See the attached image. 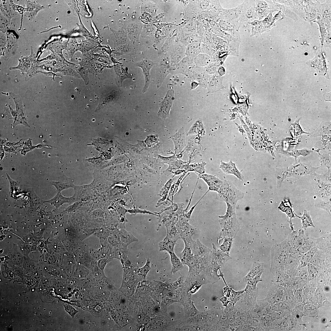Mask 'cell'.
I'll return each mask as SVG.
<instances>
[{
	"label": "cell",
	"instance_id": "cell-11",
	"mask_svg": "<svg viewBox=\"0 0 331 331\" xmlns=\"http://www.w3.org/2000/svg\"><path fill=\"white\" fill-rule=\"evenodd\" d=\"M300 268L299 260L290 254L284 267V271L290 277H295Z\"/></svg>",
	"mask_w": 331,
	"mask_h": 331
},
{
	"label": "cell",
	"instance_id": "cell-28",
	"mask_svg": "<svg viewBox=\"0 0 331 331\" xmlns=\"http://www.w3.org/2000/svg\"><path fill=\"white\" fill-rule=\"evenodd\" d=\"M31 59L29 56L21 58L19 59V64L17 66L10 67L9 69L10 70L18 69L21 72H28L31 66Z\"/></svg>",
	"mask_w": 331,
	"mask_h": 331
},
{
	"label": "cell",
	"instance_id": "cell-6",
	"mask_svg": "<svg viewBox=\"0 0 331 331\" xmlns=\"http://www.w3.org/2000/svg\"><path fill=\"white\" fill-rule=\"evenodd\" d=\"M310 175L317 198L324 200H331V183L322 180L319 174L314 173Z\"/></svg>",
	"mask_w": 331,
	"mask_h": 331
},
{
	"label": "cell",
	"instance_id": "cell-1",
	"mask_svg": "<svg viewBox=\"0 0 331 331\" xmlns=\"http://www.w3.org/2000/svg\"><path fill=\"white\" fill-rule=\"evenodd\" d=\"M303 20L312 21L317 14L318 1L275 0Z\"/></svg>",
	"mask_w": 331,
	"mask_h": 331
},
{
	"label": "cell",
	"instance_id": "cell-47",
	"mask_svg": "<svg viewBox=\"0 0 331 331\" xmlns=\"http://www.w3.org/2000/svg\"><path fill=\"white\" fill-rule=\"evenodd\" d=\"M97 261V265L98 268L102 270H103L107 264L110 261L106 258H101Z\"/></svg>",
	"mask_w": 331,
	"mask_h": 331
},
{
	"label": "cell",
	"instance_id": "cell-29",
	"mask_svg": "<svg viewBox=\"0 0 331 331\" xmlns=\"http://www.w3.org/2000/svg\"><path fill=\"white\" fill-rule=\"evenodd\" d=\"M264 270V263L254 262L253 266L247 275L244 278L246 281L252 279Z\"/></svg>",
	"mask_w": 331,
	"mask_h": 331
},
{
	"label": "cell",
	"instance_id": "cell-17",
	"mask_svg": "<svg viewBox=\"0 0 331 331\" xmlns=\"http://www.w3.org/2000/svg\"><path fill=\"white\" fill-rule=\"evenodd\" d=\"M27 13L25 16L29 21L34 20L38 12L45 7L35 1H28L26 3Z\"/></svg>",
	"mask_w": 331,
	"mask_h": 331
},
{
	"label": "cell",
	"instance_id": "cell-18",
	"mask_svg": "<svg viewBox=\"0 0 331 331\" xmlns=\"http://www.w3.org/2000/svg\"><path fill=\"white\" fill-rule=\"evenodd\" d=\"M154 64L151 61L147 59L142 60L137 63V66L142 68L145 78V84L143 90L144 92L147 89L150 83V71Z\"/></svg>",
	"mask_w": 331,
	"mask_h": 331
},
{
	"label": "cell",
	"instance_id": "cell-25",
	"mask_svg": "<svg viewBox=\"0 0 331 331\" xmlns=\"http://www.w3.org/2000/svg\"><path fill=\"white\" fill-rule=\"evenodd\" d=\"M246 25L250 26L251 29L250 36L257 37L264 32H268L263 26L261 20H255L248 22Z\"/></svg>",
	"mask_w": 331,
	"mask_h": 331
},
{
	"label": "cell",
	"instance_id": "cell-46",
	"mask_svg": "<svg viewBox=\"0 0 331 331\" xmlns=\"http://www.w3.org/2000/svg\"><path fill=\"white\" fill-rule=\"evenodd\" d=\"M126 211L130 214H136L137 213H141L144 214H149L158 215H157L146 210H142L139 209H132L127 210Z\"/></svg>",
	"mask_w": 331,
	"mask_h": 331
},
{
	"label": "cell",
	"instance_id": "cell-42",
	"mask_svg": "<svg viewBox=\"0 0 331 331\" xmlns=\"http://www.w3.org/2000/svg\"><path fill=\"white\" fill-rule=\"evenodd\" d=\"M206 164L204 162L201 163H194L188 165L186 167V169L188 171H196L198 172L200 174L204 173V166Z\"/></svg>",
	"mask_w": 331,
	"mask_h": 331
},
{
	"label": "cell",
	"instance_id": "cell-2",
	"mask_svg": "<svg viewBox=\"0 0 331 331\" xmlns=\"http://www.w3.org/2000/svg\"><path fill=\"white\" fill-rule=\"evenodd\" d=\"M291 249L285 239L280 243L275 244L271 250V263L270 270L274 275L284 270L285 263L288 258Z\"/></svg>",
	"mask_w": 331,
	"mask_h": 331
},
{
	"label": "cell",
	"instance_id": "cell-8",
	"mask_svg": "<svg viewBox=\"0 0 331 331\" xmlns=\"http://www.w3.org/2000/svg\"><path fill=\"white\" fill-rule=\"evenodd\" d=\"M242 22L246 24L248 22L258 20L255 6V0H245L242 3Z\"/></svg>",
	"mask_w": 331,
	"mask_h": 331
},
{
	"label": "cell",
	"instance_id": "cell-37",
	"mask_svg": "<svg viewBox=\"0 0 331 331\" xmlns=\"http://www.w3.org/2000/svg\"><path fill=\"white\" fill-rule=\"evenodd\" d=\"M241 41L235 40L229 41L227 44V51L230 55H238L239 53V47Z\"/></svg>",
	"mask_w": 331,
	"mask_h": 331
},
{
	"label": "cell",
	"instance_id": "cell-10",
	"mask_svg": "<svg viewBox=\"0 0 331 331\" xmlns=\"http://www.w3.org/2000/svg\"><path fill=\"white\" fill-rule=\"evenodd\" d=\"M306 234L301 228L292 231L286 238L290 246L291 251L297 249L302 244Z\"/></svg>",
	"mask_w": 331,
	"mask_h": 331
},
{
	"label": "cell",
	"instance_id": "cell-9",
	"mask_svg": "<svg viewBox=\"0 0 331 331\" xmlns=\"http://www.w3.org/2000/svg\"><path fill=\"white\" fill-rule=\"evenodd\" d=\"M174 98V91L172 89L169 90L164 99L159 104L158 115L160 117L165 119L168 116Z\"/></svg>",
	"mask_w": 331,
	"mask_h": 331
},
{
	"label": "cell",
	"instance_id": "cell-40",
	"mask_svg": "<svg viewBox=\"0 0 331 331\" xmlns=\"http://www.w3.org/2000/svg\"><path fill=\"white\" fill-rule=\"evenodd\" d=\"M118 230L113 231L107 238V241L112 247L117 246L121 243Z\"/></svg>",
	"mask_w": 331,
	"mask_h": 331
},
{
	"label": "cell",
	"instance_id": "cell-13",
	"mask_svg": "<svg viewBox=\"0 0 331 331\" xmlns=\"http://www.w3.org/2000/svg\"><path fill=\"white\" fill-rule=\"evenodd\" d=\"M199 177L202 178L207 184L208 187L207 192L213 191L219 192L223 181L215 176L204 173L198 174Z\"/></svg>",
	"mask_w": 331,
	"mask_h": 331
},
{
	"label": "cell",
	"instance_id": "cell-43",
	"mask_svg": "<svg viewBox=\"0 0 331 331\" xmlns=\"http://www.w3.org/2000/svg\"><path fill=\"white\" fill-rule=\"evenodd\" d=\"M10 2L13 10L15 11H17L21 16V23L20 28L21 29L22 25L23 14L25 12L27 11V8L22 6L16 4L12 1H10Z\"/></svg>",
	"mask_w": 331,
	"mask_h": 331
},
{
	"label": "cell",
	"instance_id": "cell-30",
	"mask_svg": "<svg viewBox=\"0 0 331 331\" xmlns=\"http://www.w3.org/2000/svg\"><path fill=\"white\" fill-rule=\"evenodd\" d=\"M2 1V3L0 4L1 14L7 18L10 19L16 14V13L13 10L10 1Z\"/></svg>",
	"mask_w": 331,
	"mask_h": 331
},
{
	"label": "cell",
	"instance_id": "cell-15",
	"mask_svg": "<svg viewBox=\"0 0 331 331\" xmlns=\"http://www.w3.org/2000/svg\"><path fill=\"white\" fill-rule=\"evenodd\" d=\"M76 201L75 194L71 197H66L63 196L61 192H57L56 194L52 198L45 201L44 202L50 203L57 209L64 204H72Z\"/></svg>",
	"mask_w": 331,
	"mask_h": 331
},
{
	"label": "cell",
	"instance_id": "cell-32",
	"mask_svg": "<svg viewBox=\"0 0 331 331\" xmlns=\"http://www.w3.org/2000/svg\"><path fill=\"white\" fill-rule=\"evenodd\" d=\"M298 217L301 220L302 228L304 230H306L309 227H315L310 212L308 210H304L302 216Z\"/></svg>",
	"mask_w": 331,
	"mask_h": 331
},
{
	"label": "cell",
	"instance_id": "cell-41",
	"mask_svg": "<svg viewBox=\"0 0 331 331\" xmlns=\"http://www.w3.org/2000/svg\"><path fill=\"white\" fill-rule=\"evenodd\" d=\"M273 12H270L265 18L261 20L263 26L268 31L275 26V23H274L273 21Z\"/></svg>",
	"mask_w": 331,
	"mask_h": 331
},
{
	"label": "cell",
	"instance_id": "cell-5",
	"mask_svg": "<svg viewBox=\"0 0 331 331\" xmlns=\"http://www.w3.org/2000/svg\"><path fill=\"white\" fill-rule=\"evenodd\" d=\"M257 15L258 20H262L271 12L283 11L284 6L275 0H255Z\"/></svg>",
	"mask_w": 331,
	"mask_h": 331
},
{
	"label": "cell",
	"instance_id": "cell-7",
	"mask_svg": "<svg viewBox=\"0 0 331 331\" xmlns=\"http://www.w3.org/2000/svg\"><path fill=\"white\" fill-rule=\"evenodd\" d=\"M227 209L225 214L219 216V222L222 228L221 234L226 230L233 228H238L239 225L235 212V207L228 203L226 202Z\"/></svg>",
	"mask_w": 331,
	"mask_h": 331
},
{
	"label": "cell",
	"instance_id": "cell-34",
	"mask_svg": "<svg viewBox=\"0 0 331 331\" xmlns=\"http://www.w3.org/2000/svg\"><path fill=\"white\" fill-rule=\"evenodd\" d=\"M205 132L204 126L201 120H196L192 125L187 135L194 134H202Z\"/></svg>",
	"mask_w": 331,
	"mask_h": 331
},
{
	"label": "cell",
	"instance_id": "cell-22",
	"mask_svg": "<svg viewBox=\"0 0 331 331\" xmlns=\"http://www.w3.org/2000/svg\"><path fill=\"white\" fill-rule=\"evenodd\" d=\"M317 243V238H314L306 234L302 244L296 250L301 253L304 254L314 247L316 246Z\"/></svg>",
	"mask_w": 331,
	"mask_h": 331
},
{
	"label": "cell",
	"instance_id": "cell-24",
	"mask_svg": "<svg viewBox=\"0 0 331 331\" xmlns=\"http://www.w3.org/2000/svg\"><path fill=\"white\" fill-rule=\"evenodd\" d=\"M10 95L13 98L15 104L17 114V119L19 121L22 122L25 121V116L24 108L20 97L12 93H10Z\"/></svg>",
	"mask_w": 331,
	"mask_h": 331
},
{
	"label": "cell",
	"instance_id": "cell-38",
	"mask_svg": "<svg viewBox=\"0 0 331 331\" xmlns=\"http://www.w3.org/2000/svg\"><path fill=\"white\" fill-rule=\"evenodd\" d=\"M90 253L94 260H98L99 259L105 258L106 257L105 249L104 246H101L98 249L89 248Z\"/></svg>",
	"mask_w": 331,
	"mask_h": 331
},
{
	"label": "cell",
	"instance_id": "cell-3",
	"mask_svg": "<svg viewBox=\"0 0 331 331\" xmlns=\"http://www.w3.org/2000/svg\"><path fill=\"white\" fill-rule=\"evenodd\" d=\"M316 168L300 164L299 165L293 166L286 169H278L276 176L277 187H280L283 181L290 177H299L304 175L311 174L314 173Z\"/></svg>",
	"mask_w": 331,
	"mask_h": 331
},
{
	"label": "cell",
	"instance_id": "cell-20",
	"mask_svg": "<svg viewBox=\"0 0 331 331\" xmlns=\"http://www.w3.org/2000/svg\"><path fill=\"white\" fill-rule=\"evenodd\" d=\"M283 289L281 286L275 284L269 290L267 297L268 301L271 303H276L280 301L282 298L283 293Z\"/></svg>",
	"mask_w": 331,
	"mask_h": 331
},
{
	"label": "cell",
	"instance_id": "cell-12",
	"mask_svg": "<svg viewBox=\"0 0 331 331\" xmlns=\"http://www.w3.org/2000/svg\"><path fill=\"white\" fill-rule=\"evenodd\" d=\"M243 8L242 3L239 6L232 8L223 9L226 21L239 23L242 25V17Z\"/></svg>",
	"mask_w": 331,
	"mask_h": 331
},
{
	"label": "cell",
	"instance_id": "cell-39",
	"mask_svg": "<svg viewBox=\"0 0 331 331\" xmlns=\"http://www.w3.org/2000/svg\"><path fill=\"white\" fill-rule=\"evenodd\" d=\"M283 301L288 303V305L292 307L296 302L295 299L292 291L289 289H285L283 291L282 297Z\"/></svg>",
	"mask_w": 331,
	"mask_h": 331
},
{
	"label": "cell",
	"instance_id": "cell-14",
	"mask_svg": "<svg viewBox=\"0 0 331 331\" xmlns=\"http://www.w3.org/2000/svg\"><path fill=\"white\" fill-rule=\"evenodd\" d=\"M170 138L174 144L175 153H180L186 146L185 134L184 127H182L179 129Z\"/></svg>",
	"mask_w": 331,
	"mask_h": 331
},
{
	"label": "cell",
	"instance_id": "cell-44",
	"mask_svg": "<svg viewBox=\"0 0 331 331\" xmlns=\"http://www.w3.org/2000/svg\"><path fill=\"white\" fill-rule=\"evenodd\" d=\"M150 269V260L149 258H148L145 265L142 268L139 269L137 272L139 275L145 277Z\"/></svg>",
	"mask_w": 331,
	"mask_h": 331
},
{
	"label": "cell",
	"instance_id": "cell-35",
	"mask_svg": "<svg viewBox=\"0 0 331 331\" xmlns=\"http://www.w3.org/2000/svg\"><path fill=\"white\" fill-rule=\"evenodd\" d=\"M169 254L170 256V261L172 265L171 272L172 273H174L182 268V263L174 252L171 253Z\"/></svg>",
	"mask_w": 331,
	"mask_h": 331
},
{
	"label": "cell",
	"instance_id": "cell-23",
	"mask_svg": "<svg viewBox=\"0 0 331 331\" xmlns=\"http://www.w3.org/2000/svg\"><path fill=\"white\" fill-rule=\"evenodd\" d=\"M177 241L166 235L164 239L159 242V251H166L169 253L174 252V247Z\"/></svg>",
	"mask_w": 331,
	"mask_h": 331
},
{
	"label": "cell",
	"instance_id": "cell-26",
	"mask_svg": "<svg viewBox=\"0 0 331 331\" xmlns=\"http://www.w3.org/2000/svg\"><path fill=\"white\" fill-rule=\"evenodd\" d=\"M121 242L129 245L131 243L138 242V239L130 231L126 230L125 228L121 229L118 230Z\"/></svg>",
	"mask_w": 331,
	"mask_h": 331
},
{
	"label": "cell",
	"instance_id": "cell-16",
	"mask_svg": "<svg viewBox=\"0 0 331 331\" xmlns=\"http://www.w3.org/2000/svg\"><path fill=\"white\" fill-rule=\"evenodd\" d=\"M160 158L165 162L169 165V167L166 171H171L174 169H186V167L188 165L187 162L177 159L175 154L169 157H165L161 156Z\"/></svg>",
	"mask_w": 331,
	"mask_h": 331
},
{
	"label": "cell",
	"instance_id": "cell-45",
	"mask_svg": "<svg viewBox=\"0 0 331 331\" xmlns=\"http://www.w3.org/2000/svg\"><path fill=\"white\" fill-rule=\"evenodd\" d=\"M7 43L6 35L1 36L0 37V55H2L5 49Z\"/></svg>",
	"mask_w": 331,
	"mask_h": 331
},
{
	"label": "cell",
	"instance_id": "cell-48",
	"mask_svg": "<svg viewBox=\"0 0 331 331\" xmlns=\"http://www.w3.org/2000/svg\"><path fill=\"white\" fill-rule=\"evenodd\" d=\"M7 177L10 183L11 192H12L13 191L15 190V189L17 188V184L15 181L10 179L9 176H8Z\"/></svg>",
	"mask_w": 331,
	"mask_h": 331
},
{
	"label": "cell",
	"instance_id": "cell-33",
	"mask_svg": "<svg viewBox=\"0 0 331 331\" xmlns=\"http://www.w3.org/2000/svg\"><path fill=\"white\" fill-rule=\"evenodd\" d=\"M317 250V248L316 246H314L308 251L302 254L299 259L300 268L306 266Z\"/></svg>",
	"mask_w": 331,
	"mask_h": 331
},
{
	"label": "cell",
	"instance_id": "cell-4",
	"mask_svg": "<svg viewBox=\"0 0 331 331\" xmlns=\"http://www.w3.org/2000/svg\"><path fill=\"white\" fill-rule=\"evenodd\" d=\"M244 197V193L237 189L230 181L225 180L218 192L217 198L235 207L237 201Z\"/></svg>",
	"mask_w": 331,
	"mask_h": 331
},
{
	"label": "cell",
	"instance_id": "cell-36",
	"mask_svg": "<svg viewBox=\"0 0 331 331\" xmlns=\"http://www.w3.org/2000/svg\"><path fill=\"white\" fill-rule=\"evenodd\" d=\"M331 200H324L316 198L314 203L315 207L324 210L328 212L330 216H331Z\"/></svg>",
	"mask_w": 331,
	"mask_h": 331
},
{
	"label": "cell",
	"instance_id": "cell-21",
	"mask_svg": "<svg viewBox=\"0 0 331 331\" xmlns=\"http://www.w3.org/2000/svg\"><path fill=\"white\" fill-rule=\"evenodd\" d=\"M6 36L7 43L2 55L6 58H8L13 55L16 50L17 42L13 36L9 34H7Z\"/></svg>",
	"mask_w": 331,
	"mask_h": 331
},
{
	"label": "cell",
	"instance_id": "cell-19",
	"mask_svg": "<svg viewBox=\"0 0 331 331\" xmlns=\"http://www.w3.org/2000/svg\"><path fill=\"white\" fill-rule=\"evenodd\" d=\"M220 168L225 173L234 175L240 180H243V177L241 172L238 169L235 164L231 160L227 163L221 161Z\"/></svg>",
	"mask_w": 331,
	"mask_h": 331
},
{
	"label": "cell",
	"instance_id": "cell-31",
	"mask_svg": "<svg viewBox=\"0 0 331 331\" xmlns=\"http://www.w3.org/2000/svg\"><path fill=\"white\" fill-rule=\"evenodd\" d=\"M317 243L316 246L318 249L331 250L330 233L317 238Z\"/></svg>",
	"mask_w": 331,
	"mask_h": 331
},
{
	"label": "cell",
	"instance_id": "cell-27",
	"mask_svg": "<svg viewBox=\"0 0 331 331\" xmlns=\"http://www.w3.org/2000/svg\"><path fill=\"white\" fill-rule=\"evenodd\" d=\"M74 182V180L73 179L67 178L65 181H53L51 182V184L55 187L57 192H61L63 190L68 188H75Z\"/></svg>",
	"mask_w": 331,
	"mask_h": 331
}]
</instances>
